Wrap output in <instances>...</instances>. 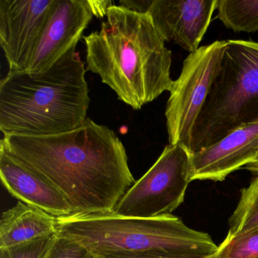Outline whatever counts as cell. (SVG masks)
Here are the masks:
<instances>
[{
	"label": "cell",
	"instance_id": "6da1fadb",
	"mask_svg": "<svg viewBox=\"0 0 258 258\" xmlns=\"http://www.w3.org/2000/svg\"><path fill=\"white\" fill-rule=\"evenodd\" d=\"M0 149L56 187L73 214L114 212L136 182L121 140L90 118L56 135L4 136Z\"/></svg>",
	"mask_w": 258,
	"mask_h": 258
},
{
	"label": "cell",
	"instance_id": "7a4b0ae2",
	"mask_svg": "<svg viewBox=\"0 0 258 258\" xmlns=\"http://www.w3.org/2000/svg\"><path fill=\"white\" fill-rule=\"evenodd\" d=\"M99 31L84 37L87 72L100 77L117 98L135 110L170 92L172 52L150 16L112 5Z\"/></svg>",
	"mask_w": 258,
	"mask_h": 258
},
{
	"label": "cell",
	"instance_id": "3957f363",
	"mask_svg": "<svg viewBox=\"0 0 258 258\" xmlns=\"http://www.w3.org/2000/svg\"><path fill=\"white\" fill-rule=\"evenodd\" d=\"M85 64L76 47L39 72H9L0 82L4 136L69 132L87 120L90 103Z\"/></svg>",
	"mask_w": 258,
	"mask_h": 258
},
{
	"label": "cell",
	"instance_id": "277c9868",
	"mask_svg": "<svg viewBox=\"0 0 258 258\" xmlns=\"http://www.w3.org/2000/svg\"><path fill=\"white\" fill-rule=\"evenodd\" d=\"M57 233L75 240L96 257L148 250L212 256L218 249L211 235L188 227L173 214L130 218L114 212L72 214L57 217Z\"/></svg>",
	"mask_w": 258,
	"mask_h": 258
},
{
	"label": "cell",
	"instance_id": "5b68a950",
	"mask_svg": "<svg viewBox=\"0 0 258 258\" xmlns=\"http://www.w3.org/2000/svg\"><path fill=\"white\" fill-rule=\"evenodd\" d=\"M258 123V43L226 40L220 72L196 120L191 154Z\"/></svg>",
	"mask_w": 258,
	"mask_h": 258
},
{
	"label": "cell",
	"instance_id": "8992f818",
	"mask_svg": "<svg viewBox=\"0 0 258 258\" xmlns=\"http://www.w3.org/2000/svg\"><path fill=\"white\" fill-rule=\"evenodd\" d=\"M191 181L189 152L179 145L169 144L156 162L125 193L114 213L130 218L171 215L183 202Z\"/></svg>",
	"mask_w": 258,
	"mask_h": 258
},
{
	"label": "cell",
	"instance_id": "52a82bcc",
	"mask_svg": "<svg viewBox=\"0 0 258 258\" xmlns=\"http://www.w3.org/2000/svg\"><path fill=\"white\" fill-rule=\"evenodd\" d=\"M226 46V40L215 41L190 53L170 90L165 111L169 142L189 154L196 120L220 72Z\"/></svg>",
	"mask_w": 258,
	"mask_h": 258
},
{
	"label": "cell",
	"instance_id": "ba28073f",
	"mask_svg": "<svg viewBox=\"0 0 258 258\" xmlns=\"http://www.w3.org/2000/svg\"><path fill=\"white\" fill-rule=\"evenodd\" d=\"M55 0H0V45L10 72H26Z\"/></svg>",
	"mask_w": 258,
	"mask_h": 258
},
{
	"label": "cell",
	"instance_id": "9c48e42d",
	"mask_svg": "<svg viewBox=\"0 0 258 258\" xmlns=\"http://www.w3.org/2000/svg\"><path fill=\"white\" fill-rule=\"evenodd\" d=\"M93 16L90 0H55L26 72L46 70L77 47Z\"/></svg>",
	"mask_w": 258,
	"mask_h": 258
},
{
	"label": "cell",
	"instance_id": "30bf717a",
	"mask_svg": "<svg viewBox=\"0 0 258 258\" xmlns=\"http://www.w3.org/2000/svg\"><path fill=\"white\" fill-rule=\"evenodd\" d=\"M217 0H153L148 10L164 41L196 52L209 28Z\"/></svg>",
	"mask_w": 258,
	"mask_h": 258
},
{
	"label": "cell",
	"instance_id": "8fae6325",
	"mask_svg": "<svg viewBox=\"0 0 258 258\" xmlns=\"http://www.w3.org/2000/svg\"><path fill=\"white\" fill-rule=\"evenodd\" d=\"M257 156L258 123L241 126L215 144L190 155L192 181H223Z\"/></svg>",
	"mask_w": 258,
	"mask_h": 258
},
{
	"label": "cell",
	"instance_id": "7c38bea8",
	"mask_svg": "<svg viewBox=\"0 0 258 258\" xmlns=\"http://www.w3.org/2000/svg\"><path fill=\"white\" fill-rule=\"evenodd\" d=\"M0 178L10 195L55 217L73 214L59 190L41 175L0 149Z\"/></svg>",
	"mask_w": 258,
	"mask_h": 258
},
{
	"label": "cell",
	"instance_id": "4fadbf2b",
	"mask_svg": "<svg viewBox=\"0 0 258 258\" xmlns=\"http://www.w3.org/2000/svg\"><path fill=\"white\" fill-rule=\"evenodd\" d=\"M56 233L57 217L20 202L3 213L0 220V248Z\"/></svg>",
	"mask_w": 258,
	"mask_h": 258
},
{
	"label": "cell",
	"instance_id": "5bb4252c",
	"mask_svg": "<svg viewBox=\"0 0 258 258\" xmlns=\"http://www.w3.org/2000/svg\"><path fill=\"white\" fill-rule=\"evenodd\" d=\"M249 184L241 190L235 211L229 219V240L258 229V172Z\"/></svg>",
	"mask_w": 258,
	"mask_h": 258
},
{
	"label": "cell",
	"instance_id": "9a60e30c",
	"mask_svg": "<svg viewBox=\"0 0 258 258\" xmlns=\"http://www.w3.org/2000/svg\"><path fill=\"white\" fill-rule=\"evenodd\" d=\"M217 18L235 32L258 31V0H217Z\"/></svg>",
	"mask_w": 258,
	"mask_h": 258
},
{
	"label": "cell",
	"instance_id": "2e32d148",
	"mask_svg": "<svg viewBox=\"0 0 258 258\" xmlns=\"http://www.w3.org/2000/svg\"><path fill=\"white\" fill-rule=\"evenodd\" d=\"M258 256V229L223 240L211 258H253Z\"/></svg>",
	"mask_w": 258,
	"mask_h": 258
},
{
	"label": "cell",
	"instance_id": "e0dca14e",
	"mask_svg": "<svg viewBox=\"0 0 258 258\" xmlns=\"http://www.w3.org/2000/svg\"><path fill=\"white\" fill-rule=\"evenodd\" d=\"M56 234L0 248V258H44Z\"/></svg>",
	"mask_w": 258,
	"mask_h": 258
},
{
	"label": "cell",
	"instance_id": "ac0fdd59",
	"mask_svg": "<svg viewBox=\"0 0 258 258\" xmlns=\"http://www.w3.org/2000/svg\"><path fill=\"white\" fill-rule=\"evenodd\" d=\"M44 258H96V256L75 240L57 233Z\"/></svg>",
	"mask_w": 258,
	"mask_h": 258
},
{
	"label": "cell",
	"instance_id": "d6986e66",
	"mask_svg": "<svg viewBox=\"0 0 258 258\" xmlns=\"http://www.w3.org/2000/svg\"><path fill=\"white\" fill-rule=\"evenodd\" d=\"M211 256L172 253L164 250H148L142 252H117L100 255L96 258H211Z\"/></svg>",
	"mask_w": 258,
	"mask_h": 258
},
{
	"label": "cell",
	"instance_id": "ffe728a7",
	"mask_svg": "<svg viewBox=\"0 0 258 258\" xmlns=\"http://www.w3.org/2000/svg\"><path fill=\"white\" fill-rule=\"evenodd\" d=\"M152 1L153 0H121L119 2V6L139 13H147Z\"/></svg>",
	"mask_w": 258,
	"mask_h": 258
},
{
	"label": "cell",
	"instance_id": "44dd1931",
	"mask_svg": "<svg viewBox=\"0 0 258 258\" xmlns=\"http://www.w3.org/2000/svg\"><path fill=\"white\" fill-rule=\"evenodd\" d=\"M90 2H91L94 16H96L99 19L103 16H106L108 8L113 5L111 1H91L90 0Z\"/></svg>",
	"mask_w": 258,
	"mask_h": 258
},
{
	"label": "cell",
	"instance_id": "7402d4cb",
	"mask_svg": "<svg viewBox=\"0 0 258 258\" xmlns=\"http://www.w3.org/2000/svg\"><path fill=\"white\" fill-rule=\"evenodd\" d=\"M246 170H249V171L252 172V173H256L258 172V156L255 158L254 161H252L250 164L246 165L244 167Z\"/></svg>",
	"mask_w": 258,
	"mask_h": 258
},
{
	"label": "cell",
	"instance_id": "603a6c76",
	"mask_svg": "<svg viewBox=\"0 0 258 258\" xmlns=\"http://www.w3.org/2000/svg\"><path fill=\"white\" fill-rule=\"evenodd\" d=\"M253 258H258V256H255V257H253Z\"/></svg>",
	"mask_w": 258,
	"mask_h": 258
}]
</instances>
